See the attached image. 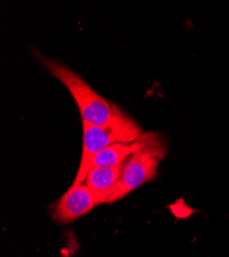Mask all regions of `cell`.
Segmentation results:
<instances>
[{
  "instance_id": "obj_1",
  "label": "cell",
  "mask_w": 229,
  "mask_h": 257,
  "mask_svg": "<svg viewBox=\"0 0 229 257\" xmlns=\"http://www.w3.org/2000/svg\"><path fill=\"white\" fill-rule=\"evenodd\" d=\"M82 154L73 186L85 183L91 170L92 159L102 149L115 143H133L143 134L142 127L117 105L112 118L107 123L99 125L82 120Z\"/></svg>"
},
{
  "instance_id": "obj_2",
  "label": "cell",
  "mask_w": 229,
  "mask_h": 257,
  "mask_svg": "<svg viewBox=\"0 0 229 257\" xmlns=\"http://www.w3.org/2000/svg\"><path fill=\"white\" fill-rule=\"evenodd\" d=\"M166 147L161 136L154 132L143 133L138 147L124 165L121 177L106 204H113L157 175L159 162L165 158Z\"/></svg>"
},
{
  "instance_id": "obj_3",
  "label": "cell",
  "mask_w": 229,
  "mask_h": 257,
  "mask_svg": "<svg viewBox=\"0 0 229 257\" xmlns=\"http://www.w3.org/2000/svg\"><path fill=\"white\" fill-rule=\"evenodd\" d=\"M36 55L51 74L68 89L78 106L82 120L100 125L107 123L112 118L115 104L95 92L88 82L65 64L48 59L40 53H36Z\"/></svg>"
},
{
  "instance_id": "obj_4",
  "label": "cell",
  "mask_w": 229,
  "mask_h": 257,
  "mask_svg": "<svg viewBox=\"0 0 229 257\" xmlns=\"http://www.w3.org/2000/svg\"><path fill=\"white\" fill-rule=\"evenodd\" d=\"M99 205L95 192L85 183L73 186L61 197L54 208L53 217L60 223H70Z\"/></svg>"
},
{
  "instance_id": "obj_5",
  "label": "cell",
  "mask_w": 229,
  "mask_h": 257,
  "mask_svg": "<svg viewBox=\"0 0 229 257\" xmlns=\"http://www.w3.org/2000/svg\"><path fill=\"white\" fill-rule=\"evenodd\" d=\"M126 163L115 167L93 168L90 170L86 177L85 184L95 192L99 199V205L106 204L108 198L112 194V190L121 177Z\"/></svg>"
},
{
  "instance_id": "obj_6",
  "label": "cell",
  "mask_w": 229,
  "mask_h": 257,
  "mask_svg": "<svg viewBox=\"0 0 229 257\" xmlns=\"http://www.w3.org/2000/svg\"><path fill=\"white\" fill-rule=\"evenodd\" d=\"M138 140L133 143H115L109 145L99 152L91 162L93 168H109L126 163L136 152Z\"/></svg>"
}]
</instances>
